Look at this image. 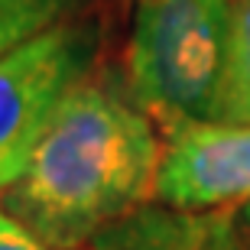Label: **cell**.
Instances as JSON below:
<instances>
[{
    "label": "cell",
    "instance_id": "cell-1",
    "mask_svg": "<svg viewBox=\"0 0 250 250\" xmlns=\"http://www.w3.org/2000/svg\"><path fill=\"white\" fill-rule=\"evenodd\" d=\"M153 121L114 75L75 88L39 140L0 211L52 250H84L140 211L156 188Z\"/></svg>",
    "mask_w": 250,
    "mask_h": 250
},
{
    "label": "cell",
    "instance_id": "cell-2",
    "mask_svg": "<svg viewBox=\"0 0 250 250\" xmlns=\"http://www.w3.org/2000/svg\"><path fill=\"white\" fill-rule=\"evenodd\" d=\"M234 0H140L127 42V91L166 137L218 121Z\"/></svg>",
    "mask_w": 250,
    "mask_h": 250
},
{
    "label": "cell",
    "instance_id": "cell-3",
    "mask_svg": "<svg viewBox=\"0 0 250 250\" xmlns=\"http://www.w3.org/2000/svg\"><path fill=\"white\" fill-rule=\"evenodd\" d=\"M101 42L94 17H65L0 56V195L23 176L65 98L94 75Z\"/></svg>",
    "mask_w": 250,
    "mask_h": 250
},
{
    "label": "cell",
    "instance_id": "cell-4",
    "mask_svg": "<svg viewBox=\"0 0 250 250\" xmlns=\"http://www.w3.org/2000/svg\"><path fill=\"white\" fill-rule=\"evenodd\" d=\"M153 198L176 211L250 202V127L208 121L176 130L159 156Z\"/></svg>",
    "mask_w": 250,
    "mask_h": 250
},
{
    "label": "cell",
    "instance_id": "cell-5",
    "mask_svg": "<svg viewBox=\"0 0 250 250\" xmlns=\"http://www.w3.org/2000/svg\"><path fill=\"white\" fill-rule=\"evenodd\" d=\"M91 250H241V221L228 211L149 208L104 231Z\"/></svg>",
    "mask_w": 250,
    "mask_h": 250
},
{
    "label": "cell",
    "instance_id": "cell-6",
    "mask_svg": "<svg viewBox=\"0 0 250 250\" xmlns=\"http://www.w3.org/2000/svg\"><path fill=\"white\" fill-rule=\"evenodd\" d=\"M218 121L250 127V0H234L228 72H224Z\"/></svg>",
    "mask_w": 250,
    "mask_h": 250
},
{
    "label": "cell",
    "instance_id": "cell-7",
    "mask_svg": "<svg viewBox=\"0 0 250 250\" xmlns=\"http://www.w3.org/2000/svg\"><path fill=\"white\" fill-rule=\"evenodd\" d=\"M75 10V0H0V56L56 26Z\"/></svg>",
    "mask_w": 250,
    "mask_h": 250
},
{
    "label": "cell",
    "instance_id": "cell-8",
    "mask_svg": "<svg viewBox=\"0 0 250 250\" xmlns=\"http://www.w3.org/2000/svg\"><path fill=\"white\" fill-rule=\"evenodd\" d=\"M0 250H52V247L39 244L29 231H23L13 218L0 211Z\"/></svg>",
    "mask_w": 250,
    "mask_h": 250
},
{
    "label": "cell",
    "instance_id": "cell-9",
    "mask_svg": "<svg viewBox=\"0 0 250 250\" xmlns=\"http://www.w3.org/2000/svg\"><path fill=\"white\" fill-rule=\"evenodd\" d=\"M241 224L250 231V202H244V208H241Z\"/></svg>",
    "mask_w": 250,
    "mask_h": 250
},
{
    "label": "cell",
    "instance_id": "cell-10",
    "mask_svg": "<svg viewBox=\"0 0 250 250\" xmlns=\"http://www.w3.org/2000/svg\"><path fill=\"white\" fill-rule=\"evenodd\" d=\"M237 221H241V218H237ZM241 250H250V231L244 224H241Z\"/></svg>",
    "mask_w": 250,
    "mask_h": 250
}]
</instances>
